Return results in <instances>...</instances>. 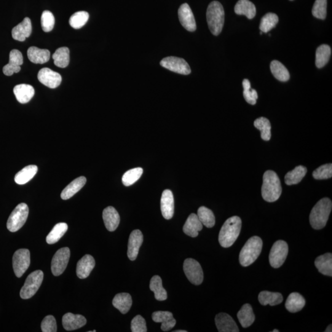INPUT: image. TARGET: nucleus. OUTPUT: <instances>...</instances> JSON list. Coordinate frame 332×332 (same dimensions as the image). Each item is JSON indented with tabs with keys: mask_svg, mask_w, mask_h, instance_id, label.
<instances>
[{
	"mask_svg": "<svg viewBox=\"0 0 332 332\" xmlns=\"http://www.w3.org/2000/svg\"><path fill=\"white\" fill-rule=\"evenodd\" d=\"M242 219L238 216L227 219L220 232L218 242L222 247H231L239 236L242 230Z\"/></svg>",
	"mask_w": 332,
	"mask_h": 332,
	"instance_id": "obj_1",
	"label": "nucleus"
},
{
	"mask_svg": "<svg viewBox=\"0 0 332 332\" xmlns=\"http://www.w3.org/2000/svg\"><path fill=\"white\" fill-rule=\"evenodd\" d=\"M282 194V186L279 176L272 170H267L263 178L262 195L266 202H276Z\"/></svg>",
	"mask_w": 332,
	"mask_h": 332,
	"instance_id": "obj_2",
	"label": "nucleus"
},
{
	"mask_svg": "<svg viewBox=\"0 0 332 332\" xmlns=\"http://www.w3.org/2000/svg\"><path fill=\"white\" fill-rule=\"evenodd\" d=\"M332 200L328 198L318 200L310 215V226L315 230L322 229L326 226L332 211Z\"/></svg>",
	"mask_w": 332,
	"mask_h": 332,
	"instance_id": "obj_3",
	"label": "nucleus"
},
{
	"mask_svg": "<svg viewBox=\"0 0 332 332\" xmlns=\"http://www.w3.org/2000/svg\"><path fill=\"white\" fill-rule=\"evenodd\" d=\"M208 28L214 36H218L221 33L224 22V10L220 2H211L206 13Z\"/></svg>",
	"mask_w": 332,
	"mask_h": 332,
	"instance_id": "obj_4",
	"label": "nucleus"
},
{
	"mask_svg": "<svg viewBox=\"0 0 332 332\" xmlns=\"http://www.w3.org/2000/svg\"><path fill=\"white\" fill-rule=\"evenodd\" d=\"M263 242L258 236L250 238L240 252V262L242 266L247 267L252 264L260 255Z\"/></svg>",
	"mask_w": 332,
	"mask_h": 332,
	"instance_id": "obj_5",
	"label": "nucleus"
},
{
	"mask_svg": "<svg viewBox=\"0 0 332 332\" xmlns=\"http://www.w3.org/2000/svg\"><path fill=\"white\" fill-rule=\"evenodd\" d=\"M28 213V206L25 203H20L16 206L8 220V230L10 232H16L20 230L26 224Z\"/></svg>",
	"mask_w": 332,
	"mask_h": 332,
	"instance_id": "obj_6",
	"label": "nucleus"
},
{
	"mask_svg": "<svg viewBox=\"0 0 332 332\" xmlns=\"http://www.w3.org/2000/svg\"><path fill=\"white\" fill-rule=\"evenodd\" d=\"M44 274L41 270H36L29 274L26 282L21 288L20 296L24 300L29 299L34 296L41 286Z\"/></svg>",
	"mask_w": 332,
	"mask_h": 332,
	"instance_id": "obj_7",
	"label": "nucleus"
},
{
	"mask_svg": "<svg viewBox=\"0 0 332 332\" xmlns=\"http://www.w3.org/2000/svg\"><path fill=\"white\" fill-rule=\"evenodd\" d=\"M288 252V243L279 240L274 242L270 250L269 260L271 266L274 268H280L284 263Z\"/></svg>",
	"mask_w": 332,
	"mask_h": 332,
	"instance_id": "obj_8",
	"label": "nucleus"
},
{
	"mask_svg": "<svg viewBox=\"0 0 332 332\" xmlns=\"http://www.w3.org/2000/svg\"><path fill=\"white\" fill-rule=\"evenodd\" d=\"M184 271L190 282L198 286L203 282V274L202 266L199 262L192 258H187L184 264Z\"/></svg>",
	"mask_w": 332,
	"mask_h": 332,
	"instance_id": "obj_9",
	"label": "nucleus"
},
{
	"mask_svg": "<svg viewBox=\"0 0 332 332\" xmlns=\"http://www.w3.org/2000/svg\"><path fill=\"white\" fill-rule=\"evenodd\" d=\"M30 264V253L28 249L21 248L16 251L12 257V266L16 276H22Z\"/></svg>",
	"mask_w": 332,
	"mask_h": 332,
	"instance_id": "obj_10",
	"label": "nucleus"
},
{
	"mask_svg": "<svg viewBox=\"0 0 332 332\" xmlns=\"http://www.w3.org/2000/svg\"><path fill=\"white\" fill-rule=\"evenodd\" d=\"M70 250L68 248H61L56 252L52 262V271L54 276H58L65 271L68 263Z\"/></svg>",
	"mask_w": 332,
	"mask_h": 332,
	"instance_id": "obj_11",
	"label": "nucleus"
},
{
	"mask_svg": "<svg viewBox=\"0 0 332 332\" xmlns=\"http://www.w3.org/2000/svg\"><path fill=\"white\" fill-rule=\"evenodd\" d=\"M160 65L171 72L184 76H188L192 72L191 68L186 60L184 58L173 57V56L163 58L160 61Z\"/></svg>",
	"mask_w": 332,
	"mask_h": 332,
	"instance_id": "obj_12",
	"label": "nucleus"
},
{
	"mask_svg": "<svg viewBox=\"0 0 332 332\" xmlns=\"http://www.w3.org/2000/svg\"><path fill=\"white\" fill-rule=\"evenodd\" d=\"M178 18L180 24L186 30L194 32L196 29V21L191 8L187 4L181 5L178 10Z\"/></svg>",
	"mask_w": 332,
	"mask_h": 332,
	"instance_id": "obj_13",
	"label": "nucleus"
},
{
	"mask_svg": "<svg viewBox=\"0 0 332 332\" xmlns=\"http://www.w3.org/2000/svg\"><path fill=\"white\" fill-rule=\"evenodd\" d=\"M38 79L42 84L52 89L58 88L62 82L60 74L48 68L40 70L38 74Z\"/></svg>",
	"mask_w": 332,
	"mask_h": 332,
	"instance_id": "obj_14",
	"label": "nucleus"
},
{
	"mask_svg": "<svg viewBox=\"0 0 332 332\" xmlns=\"http://www.w3.org/2000/svg\"><path fill=\"white\" fill-rule=\"evenodd\" d=\"M144 236L139 230H134L128 238V256L131 261H134L138 257L139 249L142 244Z\"/></svg>",
	"mask_w": 332,
	"mask_h": 332,
	"instance_id": "obj_15",
	"label": "nucleus"
},
{
	"mask_svg": "<svg viewBox=\"0 0 332 332\" xmlns=\"http://www.w3.org/2000/svg\"><path fill=\"white\" fill-rule=\"evenodd\" d=\"M23 56L20 50H13L10 54V61L2 68L5 76H12L20 70V66L23 64Z\"/></svg>",
	"mask_w": 332,
	"mask_h": 332,
	"instance_id": "obj_16",
	"label": "nucleus"
},
{
	"mask_svg": "<svg viewBox=\"0 0 332 332\" xmlns=\"http://www.w3.org/2000/svg\"><path fill=\"white\" fill-rule=\"evenodd\" d=\"M216 324L220 332H239L235 321L229 314L221 312L216 316Z\"/></svg>",
	"mask_w": 332,
	"mask_h": 332,
	"instance_id": "obj_17",
	"label": "nucleus"
},
{
	"mask_svg": "<svg viewBox=\"0 0 332 332\" xmlns=\"http://www.w3.org/2000/svg\"><path fill=\"white\" fill-rule=\"evenodd\" d=\"M160 210L165 219L170 220L173 218L174 199L172 192L170 190H166L162 192L160 199Z\"/></svg>",
	"mask_w": 332,
	"mask_h": 332,
	"instance_id": "obj_18",
	"label": "nucleus"
},
{
	"mask_svg": "<svg viewBox=\"0 0 332 332\" xmlns=\"http://www.w3.org/2000/svg\"><path fill=\"white\" fill-rule=\"evenodd\" d=\"M152 318L154 322L162 323L160 328L164 332H168L173 328L176 324V320L174 318L172 312H156L152 313Z\"/></svg>",
	"mask_w": 332,
	"mask_h": 332,
	"instance_id": "obj_19",
	"label": "nucleus"
},
{
	"mask_svg": "<svg viewBox=\"0 0 332 332\" xmlns=\"http://www.w3.org/2000/svg\"><path fill=\"white\" fill-rule=\"evenodd\" d=\"M87 320L84 316L80 314L66 313L62 318L64 328L68 331L77 330L86 325Z\"/></svg>",
	"mask_w": 332,
	"mask_h": 332,
	"instance_id": "obj_20",
	"label": "nucleus"
},
{
	"mask_svg": "<svg viewBox=\"0 0 332 332\" xmlns=\"http://www.w3.org/2000/svg\"><path fill=\"white\" fill-rule=\"evenodd\" d=\"M96 265L94 258L90 255H86L78 262L76 274L80 279L88 278Z\"/></svg>",
	"mask_w": 332,
	"mask_h": 332,
	"instance_id": "obj_21",
	"label": "nucleus"
},
{
	"mask_svg": "<svg viewBox=\"0 0 332 332\" xmlns=\"http://www.w3.org/2000/svg\"><path fill=\"white\" fill-rule=\"evenodd\" d=\"M32 32L31 20L26 18L20 24L12 30V38L18 42H24L30 36Z\"/></svg>",
	"mask_w": 332,
	"mask_h": 332,
	"instance_id": "obj_22",
	"label": "nucleus"
},
{
	"mask_svg": "<svg viewBox=\"0 0 332 332\" xmlns=\"http://www.w3.org/2000/svg\"><path fill=\"white\" fill-rule=\"evenodd\" d=\"M103 219L106 228L109 232H114L118 227L120 216L118 212L112 206H109L103 211Z\"/></svg>",
	"mask_w": 332,
	"mask_h": 332,
	"instance_id": "obj_23",
	"label": "nucleus"
},
{
	"mask_svg": "<svg viewBox=\"0 0 332 332\" xmlns=\"http://www.w3.org/2000/svg\"><path fill=\"white\" fill-rule=\"evenodd\" d=\"M203 224L200 222L196 214H190L187 218L186 224L183 227L184 234L192 238H196L199 234V232L202 231Z\"/></svg>",
	"mask_w": 332,
	"mask_h": 332,
	"instance_id": "obj_24",
	"label": "nucleus"
},
{
	"mask_svg": "<svg viewBox=\"0 0 332 332\" xmlns=\"http://www.w3.org/2000/svg\"><path fill=\"white\" fill-rule=\"evenodd\" d=\"M13 90L16 99L20 104L28 103L34 94V88L29 84H21L16 86Z\"/></svg>",
	"mask_w": 332,
	"mask_h": 332,
	"instance_id": "obj_25",
	"label": "nucleus"
},
{
	"mask_svg": "<svg viewBox=\"0 0 332 332\" xmlns=\"http://www.w3.org/2000/svg\"><path fill=\"white\" fill-rule=\"evenodd\" d=\"M114 306L118 310L123 314H126L132 304V297L128 293H120L116 294L113 300Z\"/></svg>",
	"mask_w": 332,
	"mask_h": 332,
	"instance_id": "obj_26",
	"label": "nucleus"
},
{
	"mask_svg": "<svg viewBox=\"0 0 332 332\" xmlns=\"http://www.w3.org/2000/svg\"><path fill=\"white\" fill-rule=\"evenodd\" d=\"M86 183V178L82 176L72 181L68 186H66L62 192L61 198L64 200H68L73 197L74 194L82 190Z\"/></svg>",
	"mask_w": 332,
	"mask_h": 332,
	"instance_id": "obj_27",
	"label": "nucleus"
},
{
	"mask_svg": "<svg viewBox=\"0 0 332 332\" xmlns=\"http://www.w3.org/2000/svg\"><path fill=\"white\" fill-rule=\"evenodd\" d=\"M314 264L318 272L328 276H332V254L326 253L318 256L315 260Z\"/></svg>",
	"mask_w": 332,
	"mask_h": 332,
	"instance_id": "obj_28",
	"label": "nucleus"
},
{
	"mask_svg": "<svg viewBox=\"0 0 332 332\" xmlns=\"http://www.w3.org/2000/svg\"><path fill=\"white\" fill-rule=\"evenodd\" d=\"M234 12L238 15H244L248 20H252L256 15V7L249 0H239L234 7Z\"/></svg>",
	"mask_w": 332,
	"mask_h": 332,
	"instance_id": "obj_29",
	"label": "nucleus"
},
{
	"mask_svg": "<svg viewBox=\"0 0 332 332\" xmlns=\"http://www.w3.org/2000/svg\"><path fill=\"white\" fill-rule=\"evenodd\" d=\"M237 316L243 328H248L252 325L256 320L252 308L249 304L243 305L239 312H238Z\"/></svg>",
	"mask_w": 332,
	"mask_h": 332,
	"instance_id": "obj_30",
	"label": "nucleus"
},
{
	"mask_svg": "<svg viewBox=\"0 0 332 332\" xmlns=\"http://www.w3.org/2000/svg\"><path fill=\"white\" fill-rule=\"evenodd\" d=\"M306 301L302 294L294 292L289 294L286 302V308L289 312L294 313L304 308Z\"/></svg>",
	"mask_w": 332,
	"mask_h": 332,
	"instance_id": "obj_31",
	"label": "nucleus"
},
{
	"mask_svg": "<svg viewBox=\"0 0 332 332\" xmlns=\"http://www.w3.org/2000/svg\"><path fill=\"white\" fill-rule=\"evenodd\" d=\"M28 56L32 62L42 64L49 61L50 54L49 50H42L36 46H32L28 50Z\"/></svg>",
	"mask_w": 332,
	"mask_h": 332,
	"instance_id": "obj_32",
	"label": "nucleus"
},
{
	"mask_svg": "<svg viewBox=\"0 0 332 332\" xmlns=\"http://www.w3.org/2000/svg\"><path fill=\"white\" fill-rule=\"evenodd\" d=\"M258 300L260 304L264 306H266L267 304L276 306L282 302L283 296L280 293L263 291L259 294Z\"/></svg>",
	"mask_w": 332,
	"mask_h": 332,
	"instance_id": "obj_33",
	"label": "nucleus"
},
{
	"mask_svg": "<svg viewBox=\"0 0 332 332\" xmlns=\"http://www.w3.org/2000/svg\"><path fill=\"white\" fill-rule=\"evenodd\" d=\"M38 171V167L36 165L26 166L16 174L14 180L16 184H24L34 178Z\"/></svg>",
	"mask_w": 332,
	"mask_h": 332,
	"instance_id": "obj_34",
	"label": "nucleus"
},
{
	"mask_svg": "<svg viewBox=\"0 0 332 332\" xmlns=\"http://www.w3.org/2000/svg\"><path fill=\"white\" fill-rule=\"evenodd\" d=\"M150 288L154 294L155 298L158 301H164L168 298L167 292L162 287V280L159 276H154L150 283Z\"/></svg>",
	"mask_w": 332,
	"mask_h": 332,
	"instance_id": "obj_35",
	"label": "nucleus"
},
{
	"mask_svg": "<svg viewBox=\"0 0 332 332\" xmlns=\"http://www.w3.org/2000/svg\"><path fill=\"white\" fill-rule=\"evenodd\" d=\"M307 172V168L302 166H297L294 170L289 171L285 176V182L288 186L300 183Z\"/></svg>",
	"mask_w": 332,
	"mask_h": 332,
	"instance_id": "obj_36",
	"label": "nucleus"
},
{
	"mask_svg": "<svg viewBox=\"0 0 332 332\" xmlns=\"http://www.w3.org/2000/svg\"><path fill=\"white\" fill-rule=\"evenodd\" d=\"M270 69L273 76L279 81L286 82L290 79V74L288 70L280 62L272 60L270 64Z\"/></svg>",
	"mask_w": 332,
	"mask_h": 332,
	"instance_id": "obj_37",
	"label": "nucleus"
},
{
	"mask_svg": "<svg viewBox=\"0 0 332 332\" xmlns=\"http://www.w3.org/2000/svg\"><path fill=\"white\" fill-rule=\"evenodd\" d=\"M332 50L328 44L320 45L316 52V66L318 68H324L330 60Z\"/></svg>",
	"mask_w": 332,
	"mask_h": 332,
	"instance_id": "obj_38",
	"label": "nucleus"
},
{
	"mask_svg": "<svg viewBox=\"0 0 332 332\" xmlns=\"http://www.w3.org/2000/svg\"><path fill=\"white\" fill-rule=\"evenodd\" d=\"M55 66L60 68H66L70 62V50L68 48L62 47L56 50L52 55Z\"/></svg>",
	"mask_w": 332,
	"mask_h": 332,
	"instance_id": "obj_39",
	"label": "nucleus"
},
{
	"mask_svg": "<svg viewBox=\"0 0 332 332\" xmlns=\"http://www.w3.org/2000/svg\"><path fill=\"white\" fill-rule=\"evenodd\" d=\"M68 230V226L66 223L56 224L49 234L47 236V243L49 244H54L58 242L61 239L62 237L66 234Z\"/></svg>",
	"mask_w": 332,
	"mask_h": 332,
	"instance_id": "obj_40",
	"label": "nucleus"
},
{
	"mask_svg": "<svg viewBox=\"0 0 332 332\" xmlns=\"http://www.w3.org/2000/svg\"><path fill=\"white\" fill-rule=\"evenodd\" d=\"M254 126L260 131L261 138L264 141H269L271 138L272 126L266 118L260 117L254 122Z\"/></svg>",
	"mask_w": 332,
	"mask_h": 332,
	"instance_id": "obj_41",
	"label": "nucleus"
},
{
	"mask_svg": "<svg viewBox=\"0 0 332 332\" xmlns=\"http://www.w3.org/2000/svg\"><path fill=\"white\" fill-rule=\"evenodd\" d=\"M198 216L203 226L207 228H212L216 224L215 216L210 208L202 206L198 210Z\"/></svg>",
	"mask_w": 332,
	"mask_h": 332,
	"instance_id": "obj_42",
	"label": "nucleus"
},
{
	"mask_svg": "<svg viewBox=\"0 0 332 332\" xmlns=\"http://www.w3.org/2000/svg\"><path fill=\"white\" fill-rule=\"evenodd\" d=\"M278 22L279 18L276 14L272 12L268 13L262 18L260 29L263 33H268L275 28Z\"/></svg>",
	"mask_w": 332,
	"mask_h": 332,
	"instance_id": "obj_43",
	"label": "nucleus"
},
{
	"mask_svg": "<svg viewBox=\"0 0 332 332\" xmlns=\"http://www.w3.org/2000/svg\"><path fill=\"white\" fill-rule=\"evenodd\" d=\"M142 174L143 168H136L128 170L122 176V184L126 186H132L141 178Z\"/></svg>",
	"mask_w": 332,
	"mask_h": 332,
	"instance_id": "obj_44",
	"label": "nucleus"
},
{
	"mask_svg": "<svg viewBox=\"0 0 332 332\" xmlns=\"http://www.w3.org/2000/svg\"><path fill=\"white\" fill-rule=\"evenodd\" d=\"M89 18L90 15L87 12H76L70 18V25L74 29L81 28L86 24Z\"/></svg>",
	"mask_w": 332,
	"mask_h": 332,
	"instance_id": "obj_45",
	"label": "nucleus"
},
{
	"mask_svg": "<svg viewBox=\"0 0 332 332\" xmlns=\"http://www.w3.org/2000/svg\"><path fill=\"white\" fill-rule=\"evenodd\" d=\"M242 86L244 88L243 96L245 100L251 105H256L258 94L255 90L252 89L250 82L248 79L243 80Z\"/></svg>",
	"mask_w": 332,
	"mask_h": 332,
	"instance_id": "obj_46",
	"label": "nucleus"
},
{
	"mask_svg": "<svg viewBox=\"0 0 332 332\" xmlns=\"http://www.w3.org/2000/svg\"><path fill=\"white\" fill-rule=\"evenodd\" d=\"M326 6L328 0H316L312 10L313 16L320 20H324L326 16Z\"/></svg>",
	"mask_w": 332,
	"mask_h": 332,
	"instance_id": "obj_47",
	"label": "nucleus"
},
{
	"mask_svg": "<svg viewBox=\"0 0 332 332\" xmlns=\"http://www.w3.org/2000/svg\"><path fill=\"white\" fill-rule=\"evenodd\" d=\"M42 30L50 32L52 30L55 24V18L50 10H44L42 15Z\"/></svg>",
	"mask_w": 332,
	"mask_h": 332,
	"instance_id": "obj_48",
	"label": "nucleus"
},
{
	"mask_svg": "<svg viewBox=\"0 0 332 332\" xmlns=\"http://www.w3.org/2000/svg\"><path fill=\"white\" fill-rule=\"evenodd\" d=\"M313 178L316 180H325L332 176V164H328L320 166L312 173Z\"/></svg>",
	"mask_w": 332,
	"mask_h": 332,
	"instance_id": "obj_49",
	"label": "nucleus"
},
{
	"mask_svg": "<svg viewBox=\"0 0 332 332\" xmlns=\"http://www.w3.org/2000/svg\"><path fill=\"white\" fill-rule=\"evenodd\" d=\"M41 328L44 332H57V324L54 317L50 315L46 316L42 321Z\"/></svg>",
	"mask_w": 332,
	"mask_h": 332,
	"instance_id": "obj_50",
	"label": "nucleus"
},
{
	"mask_svg": "<svg viewBox=\"0 0 332 332\" xmlns=\"http://www.w3.org/2000/svg\"><path fill=\"white\" fill-rule=\"evenodd\" d=\"M131 330L132 332H146V320L140 315L136 316L131 322Z\"/></svg>",
	"mask_w": 332,
	"mask_h": 332,
	"instance_id": "obj_51",
	"label": "nucleus"
},
{
	"mask_svg": "<svg viewBox=\"0 0 332 332\" xmlns=\"http://www.w3.org/2000/svg\"><path fill=\"white\" fill-rule=\"evenodd\" d=\"M332 324L329 325L328 326V328H326V330H325L326 332H332Z\"/></svg>",
	"mask_w": 332,
	"mask_h": 332,
	"instance_id": "obj_52",
	"label": "nucleus"
},
{
	"mask_svg": "<svg viewBox=\"0 0 332 332\" xmlns=\"http://www.w3.org/2000/svg\"><path fill=\"white\" fill-rule=\"evenodd\" d=\"M174 332H187V331L186 330H176V331H174Z\"/></svg>",
	"mask_w": 332,
	"mask_h": 332,
	"instance_id": "obj_53",
	"label": "nucleus"
},
{
	"mask_svg": "<svg viewBox=\"0 0 332 332\" xmlns=\"http://www.w3.org/2000/svg\"><path fill=\"white\" fill-rule=\"evenodd\" d=\"M273 332H279V330H276V329H274V330L272 331Z\"/></svg>",
	"mask_w": 332,
	"mask_h": 332,
	"instance_id": "obj_54",
	"label": "nucleus"
},
{
	"mask_svg": "<svg viewBox=\"0 0 332 332\" xmlns=\"http://www.w3.org/2000/svg\"><path fill=\"white\" fill-rule=\"evenodd\" d=\"M290 1H293V0H290Z\"/></svg>",
	"mask_w": 332,
	"mask_h": 332,
	"instance_id": "obj_55",
	"label": "nucleus"
}]
</instances>
